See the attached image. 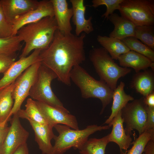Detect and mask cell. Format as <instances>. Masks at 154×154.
I'll return each instance as SVG.
<instances>
[{
	"label": "cell",
	"mask_w": 154,
	"mask_h": 154,
	"mask_svg": "<svg viewBox=\"0 0 154 154\" xmlns=\"http://www.w3.org/2000/svg\"><path fill=\"white\" fill-rule=\"evenodd\" d=\"M144 101L148 106L154 107V92L144 97Z\"/></svg>",
	"instance_id": "cell-37"
},
{
	"label": "cell",
	"mask_w": 154,
	"mask_h": 154,
	"mask_svg": "<svg viewBox=\"0 0 154 154\" xmlns=\"http://www.w3.org/2000/svg\"><path fill=\"white\" fill-rule=\"evenodd\" d=\"M97 40L113 59L117 60L120 55L130 50L121 40L116 38L99 35Z\"/></svg>",
	"instance_id": "cell-24"
},
{
	"label": "cell",
	"mask_w": 154,
	"mask_h": 154,
	"mask_svg": "<svg viewBox=\"0 0 154 154\" xmlns=\"http://www.w3.org/2000/svg\"><path fill=\"white\" fill-rule=\"evenodd\" d=\"M118 10L121 16L135 26L154 25V0H123Z\"/></svg>",
	"instance_id": "cell-7"
},
{
	"label": "cell",
	"mask_w": 154,
	"mask_h": 154,
	"mask_svg": "<svg viewBox=\"0 0 154 154\" xmlns=\"http://www.w3.org/2000/svg\"><path fill=\"white\" fill-rule=\"evenodd\" d=\"M85 36L84 33L77 36L71 33H62L58 29L49 47L40 53L41 64L53 71L58 80L67 86H70V75L74 67L85 60Z\"/></svg>",
	"instance_id": "cell-1"
},
{
	"label": "cell",
	"mask_w": 154,
	"mask_h": 154,
	"mask_svg": "<svg viewBox=\"0 0 154 154\" xmlns=\"http://www.w3.org/2000/svg\"><path fill=\"white\" fill-rule=\"evenodd\" d=\"M131 86L145 97L154 92V76L153 72L145 70L136 73L133 78Z\"/></svg>",
	"instance_id": "cell-22"
},
{
	"label": "cell",
	"mask_w": 154,
	"mask_h": 154,
	"mask_svg": "<svg viewBox=\"0 0 154 154\" xmlns=\"http://www.w3.org/2000/svg\"><path fill=\"white\" fill-rule=\"evenodd\" d=\"M15 58L8 55L0 54V74L4 73L15 61Z\"/></svg>",
	"instance_id": "cell-33"
},
{
	"label": "cell",
	"mask_w": 154,
	"mask_h": 154,
	"mask_svg": "<svg viewBox=\"0 0 154 154\" xmlns=\"http://www.w3.org/2000/svg\"><path fill=\"white\" fill-rule=\"evenodd\" d=\"M19 118L25 119L29 122L34 130L35 140L42 154H52L53 146L51 141L55 135L53 127L49 124H42L35 122L30 118L25 110L21 109L17 113Z\"/></svg>",
	"instance_id": "cell-12"
},
{
	"label": "cell",
	"mask_w": 154,
	"mask_h": 154,
	"mask_svg": "<svg viewBox=\"0 0 154 154\" xmlns=\"http://www.w3.org/2000/svg\"><path fill=\"white\" fill-rule=\"evenodd\" d=\"M73 10L72 21L76 26V35L79 36L84 32L89 34L94 31L92 22V17L88 19L85 18V14L86 6L84 4V0H70Z\"/></svg>",
	"instance_id": "cell-16"
},
{
	"label": "cell",
	"mask_w": 154,
	"mask_h": 154,
	"mask_svg": "<svg viewBox=\"0 0 154 154\" xmlns=\"http://www.w3.org/2000/svg\"><path fill=\"white\" fill-rule=\"evenodd\" d=\"M58 29L54 17H47L20 28L17 35L25 43L19 58L27 56L32 51L47 48Z\"/></svg>",
	"instance_id": "cell-2"
},
{
	"label": "cell",
	"mask_w": 154,
	"mask_h": 154,
	"mask_svg": "<svg viewBox=\"0 0 154 154\" xmlns=\"http://www.w3.org/2000/svg\"><path fill=\"white\" fill-rule=\"evenodd\" d=\"M109 143L108 135L102 138L88 139L78 149L80 154H105Z\"/></svg>",
	"instance_id": "cell-25"
},
{
	"label": "cell",
	"mask_w": 154,
	"mask_h": 154,
	"mask_svg": "<svg viewBox=\"0 0 154 154\" xmlns=\"http://www.w3.org/2000/svg\"><path fill=\"white\" fill-rule=\"evenodd\" d=\"M147 107L143 97L128 103L121 110L122 118L126 125L124 129L127 134L131 135L134 129L138 131L139 135L145 131Z\"/></svg>",
	"instance_id": "cell-8"
},
{
	"label": "cell",
	"mask_w": 154,
	"mask_h": 154,
	"mask_svg": "<svg viewBox=\"0 0 154 154\" xmlns=\"http://www.w3.org/2000/svg\"><path fill=\"white\" fill-rule=\"evenodd\" d=\"M21 42L17 35L6 38H0V54L15 58L17 52L21 48Z\"/></svg>",
	"instance_id": "cell-26"
},
{
	"label": "cell",
	"mask_w": 154,
	"mask_h": 154,
	"mask_svg": "<svg viewBox=\"0 0 154 154\" xmlns=\"http://www.w3.org/2000/svg\"><path fill=\"white\" fill-rule=\"evenodd\" d=\"M9 127L0 124V144L4 140L8 131Z\"/></svg>",
	"instance_id": "cell-36"
},
{
	"label": "cell",
	"mask_w": 154,
	"mask_h": 154,
	"mask_svg": "<svg viewBox=\"0 0 154 154\" xmlns=\"http://www.w3.org/2000/svg\"><path fill=\"white\" fill-rule=\"evenodd\" d=\"M123 123L121 110L108 125L110 127L112 126V131L108 134L109 142H114L117 144L120 151H122V150L127 151L132 144V139L130 135L126 133L123 127Z\"/></svg>",
	"instance_id": "cell-18"
},
{
	"label": "cell",
	"mask_w": 154,
	"mask_h": 154,
	"mask_svg": "<svg viewBox=\"0 0 154 154\" xmlns=\"http://www.w3.org/2000/svg\"><path fill=\"white\" fill-rule=\"evenodd\" d=\"M123 0H93L92 5L90 6L96 8L101 5H104L106 7V12L102 17H104L107 20L109 16L114 13L116 10H119L120 3Z\"/></svg>",
	"instance_id": "cell-31"
},
{
	"label": "cell",
	"mask_w": 154,
	"mask_h": 154,
	"mask_svg": "<svg viewBox=\"0 0 154 154\" xmlns=\"http://www.w3.org/2000/svg\"><path fill=\"white\" fill-rule=\"evenodd\" d=\"M154 139V129L146 130L132 143L133 146L130 149L125 153L121 151L120 154H142L147 143Z\"/></svg>",
	"instance_id": "cell-28"
},
{
	"label": "cell",
	"mask_w": 154,
	"mask_h": 154,
	"mask_svg": "<svg viewBox=\"0 0 154 154\" xmlns=\"http://www.w3.org/2000/svg\"><path fill=\"white\" fill-rule=\"evenodd\" d=\"M147 119L145 131L154 129V107L147 106Z\"/></svg>",
	"instance_id": "cell-34"
},
{
	"label": "cell",
	"mask_w": 154,
	"mask_h": 154,
	"mask_svg": "<svg viewBox=\"0 0 154 154\" xmlns=\"http://www.w3.org/2000/svg\"><path fill=\"white\" fill-rule=\"evenodd\" d=\"M54 127L58 133L55 136L54 144L52 154H64L72 147L78 149L88 139L89 136L96 131L109 129L108 125L98 126L93 124L80 130L71 129L65 125L58 124Z\"/></svg>",
	"instance_id": "cell-4"
},
{
	"label": "cell",
	"mask_w": 154,
	"mask_h": 154,
	"mask_svg": "<svg viewBox=\"0 0 154 154\" xmlns=\"http://www.w3.org/2000/svg\"><path fill=\"white\" fill-rule=\"evenodd\" d=\"M47 17H54L52 4L50 0L39 1L38 6L16 19L13 24V35H17L18 30L29 24L38 21Z\"/></svg>",
	"instance_id": "cell-14"
},
{
	"label": "cell",
	"mask_w": 154,
	"mask_h": 154,
	"mask_svg": "<svg viewBox=\"0 0 154 154\" xmlns=\"http://www.w3.org/2000/svg\"><path fill=\"white\" fill-rule=\"evenodd\" d=\"M117 60L120 66L123 67L132 68L136 73L141 70L151 68L154 64L146 56L131 50L120 55Z\"/></svg>",
	"instance_id": "cell-20"
},
{
	"label": "cell",
	"mask_w": 154,
	"mask_h": 154,
	"mask_svg": "<svg viewBox=\"0 0 154 154\" xmlns=\"http://www.w3.org/2000/svg\"><path fill=\"white\" fill-rule=\"evenodd\" d=\"M89 57L100 80L114 90L117 86L118 79L131 71L129 68L119 66L102 47L91 49Z\"/></svg>",
	"instance_id": "cell-5"
},
{
	"label": "cell",
	"mask_w": 154,
	"mask_h": 154,
	"mask_svg": "<svg viewBox=\"0 0 154 154\" xmlns=\"http://www.w3.org/2000/svg\"><path fill=\"white\" fill-rule=\"evenodd\" d=\"M121 41L130 50L143 55L150 59L152 62H154V50L135 37H127Z\"/></svg>",
	"instance_id": "cell-27"
},
{
	"label": "cell",
	"mask_w": 154,
	"mask_h": 154,
	"mask_svg": "<svg viewBox=\"0 0 154 154\" xmlns=\"http://www.w3.org/2000/svg\"><path fill=\"white\" fill-rule=\"evenodd\" d=\"M108 19L114 26L109 37L121 40L127 37H134L136 26L129 21L116 13L110 15Z\"/></svg>",
	"instance_id": "cell-19"
},
{
	"label": "cell",
	"mask_w": 154,
	"mask_h": 154,
	"mask_svg": "<svg viewBox=\"0 0 154 154\" xmlns=\"http://www.w3.org/2000/svg\"><path fill=\"white\" fill-rule=\"evenodd\" d=\"M13 154H29L27 143L19 147Z\"/></svg>",
	"instance_id": "cell-38"
},
{
	"label": "cell",
	"mask_w": 154,
	"mask_h": 154,
	"mask_svg": "<svg viewBox=\"0 0 154 154\" xmlns=\"http://www.w3.org/2000/svg\"><path fill=\"white\" fill-rule=\"evenodd\" d=\"M41 64V61L32 65L16 80L13 93L14 104L9 117L15 114L21 109L23 101L29 96L31 88L34 83L38 69Z\"/></svg>",
	"instance_id": "cell-9"
},
{
	"label": "cell",
	"mask_w": 154,
	"mask_h": 154,
	"mask_svg": "<svg viewBox=\"0 0 154 154\" xmlns=\"http://www.w3.org/2000/svg\"><path fill=\"white\" fill-rule=\"evenodd\" d=\"M41 50H35L28 56L19 58L15 61L0 79V90L14 82L27 69L34 63L41 61L40 56Z\"/></svg>",
	"instance_id": "cell-13"
},
{
	"label": "cell",
	"mask_w": 154,
	"mask_h": 154,
	"mask_svg": "<svg viewBox=\"0 0 154 154\" xmlns=\"http://www.w3.org/2000/svg\"><path fill=\"white\" fill-rule=\"evenodd\" d=\"M13 36V25L6 19L0 5V38H6Z\"/></svg>",
	"instance_id": "cell-32"
},
{
	"label": "cell",
	"mask_w": 154,
	"mask_h": 154,
	"mask_svg": "<svg viewBox=\"0 0 154 154\" xmlns=\"http://www.w3.org/2000/svg\"><path fill=\"white\" fill-rule=\"evenodd\" d=\"M17 114L11 119V126L3 141L0 144V154H13L21 145L27 143L29 133L22 125Z\"/></svg>",
	"instance_id": "cell-10"
},
{
	"label": "cell",
	"mask_w": 154,
	"mask_h": 154,
	"mask_svg": "<svg viewBox=\"0 0 154 154\" xmlns=\"http://www.w3.org/2000/svg\"><path fill=\"white\" fill-rule=\"evenodd\" d=\"M25 107V112L31 119L40 124H49L39 110L35 101L31 98L27 99Z\"/></svg>",
	"instance_id": "cell-30"
},
{
	"label": "cell",
	"mask_w": 154,
	"mask_h": 154,
	"mask_svg": "<svg viewBox=\"0 0 154 154\" xmlns=\"http://www.w3.org/2000/svg\"><path fill=\"white\" fill-rule=\"evenodd\" d=\"M143 153L145 154H154V139L150 140L147 143Z\"/></svg>",
	"instance_id": "cell-35"
},
{
	"label": "cell",
	"mask_w": 154,
	"mask_h": 154,
	"mask_svg": "<svg viewBox=\"0 0 154 154\" xmlns=\"http://www.w3.org/2000/svg\"><path fill=\"white\" fill-rule=\"evenodd\" d=\"M35 101L39 110L50 125L54 127L56 124H61L74 129H79L76 117L71 114L68 110H62Z\"/></svg>",
	"instance_id": "cell-11"
},
{
	"label": "cell",
	"mask_w": 154,
	"mask_h": 154,
	"mask_svg": "<svg viewBox=\"0 0 154 154\" xmlns=\"http://www.w3.org/2000/svg\"><path fill=\"white\" fill-rule=\"evenodd\" d=\"M125 83L121 82L119 85L114 90L112 100L113 103L111 107V113L108 118L104 124H109L118 112L121 111L129 101H132L134 98L125 92Z\"/></svg>",
	"instance_id": "cell-23"
},
{
	"label": "cell",
	"mask_w": 154,
	"mask_h": 154,
	"mask_svg": "<svg viewBox=\"0 0 154 154\" xmlns=\"http://www.w3.org/2000/svg\"><path fill=\"white\" fill-rule=\"evenodd\" d=\"M39 1L35 0H0V5L9 22L13 25L17 19L36 8Z\"/></svg>",
	"instance_id": "cell-15"
},
{
	"label": "cell",
	"mask_w": 154,
	"mask_h": 154,
	"mask_svg": "<svg viewBox=\"0 0 154 154\" xmlns=\"http://www.w3.org/2000/svg\"><path fill=\"white\" fill-rule=\"evenodd\" d=\"M152 50H154V27L153 25L136 26L134 37Z\"/></svg>",
	"instance_id": "cell-29"
},
{
	"label": "cell",
	"mask_w": 154,
	"mask_h": 154,
	"mask_svg": "<svg viewBox=\"0 0 154 154\" xmlns=\"http://www.w3.org/2000/svg\"><path fill=\"white\" fill-rule=\"evenodd\" d=\"M70 77L80 89L83 98H95L100 100L102 104L100 114H102L112 100L114 90L104 82L95 79L80 65L74 67Z\"/></svg>",
	"instance_id": "cell-3"
},
{
	"label": "cell",
	"mask_w": 154,
	"mask_h": 154,
	"mask_svg": "<svg viewBox=\"0 0 154 154\" xmlns=\"http://www.w3.org/2000/svg\"><path fill=\"white\" fill-rule=\"evenodd\" d=\"M50 1L53 5L54 18L58 30L64 34L71 33L72 29L70 21L73 13L72 8L68 7L66 0Z\"/></svg>",
	"instance_id": "cell-17"
},
{
	"label": "cell",
	"mask_w": 154,
	"mask_h": 154,
	"mask_svg": "<svg viewBox=\"0 0 154 154\" xmlns=\"http://www.w3.org/2000/svg\"><path fill=\"white\" fill-rule=\"evenodd\" d=\"M56 78L57 76L53 71L41 64L30 90L29 96L35 101L62 110H68L52 89L51 83Z\"/></svg>",
	"instance_id": "cell-6"
},
{
	"label": "cell",
	"mask_w": 154,
	"mask_h": 154,
	"mask_svg": "<svg viewBox=\"0 0 154 154\" xmlns=\"http://www.w3.org/2000/svg\"><path fill=\"white\" fill-rule=\"evenodd\" d=\"M142 154H145L144 153H143Z\"/></svg>",
	"instance_id": "cell-39"
},
{
	"label": "cell",
	"mask_w": 154,
	"mask_h": 154,
	"mask_svg": "<svg viewBox=\"0 0 154 154\" xmlns=\"http://www.w3.org/2000/svg\"><path fill=\"white\" fill-rule=\"evenodd\" d=\"M15 81L0 90V124L7 125L14 104L13 93Z\"/></svg>",
	"instance_id": "cell-21"
}]
</instances>
